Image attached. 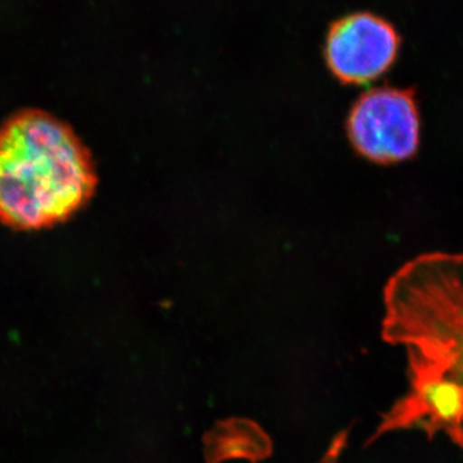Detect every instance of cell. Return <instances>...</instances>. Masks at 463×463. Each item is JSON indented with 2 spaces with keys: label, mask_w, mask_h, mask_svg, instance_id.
<instances>
[{
  "label": "cell",
  "mask_w": 463,
  "mask_h": 463,
  "mask_svg": "<svg viewBox=\"0 0 463 463\" xmlns=\"http://www.w3.org/2000/svg\"><path fill=\"white\" fill-rule=\"evenodd\" d=\"M224 434L214 438L215 450L218 455L258 456L267 452V439L255 428L245 425L237 432V425L227 428Z\"/></svg>",
  "instance_id": "8992f818"
},
{
  "label": "cell",
  "mask_w": 463,
  "mask_h": 463,
  "mask_svg": "<svg viewBox=\"0 0 463 463\" xmlns=\"http://www.w3.org/2000/svg\"><path fill=\"white\" fill-rule=\"evenodd\" d=\"M347 136L361 156L376 164H395L420 147V114L412 90L374 88L350 109Z\"/></svg>",
  "instance_id": "277c9868"
},
{
  "label": "cell",
  "mask_w": 463,
  "mask_h": 463,
  "mask_svg": "<svg viewBox=\"0 0 463 463\" xmlns=\"http://www.w3.org/2000/svg\"><path fill=\"white\" fill-rule=\"evenodd\" d=\"M383 341L444 365L463 383V254L428 252L383 288Z\"/></svg>",
  "instance_id": "7a4b0ae2"
},
{
  "label": "cell",
  "mask_w": 463,
  "mask_h": 463,
  "mask_svg": "<svg viewBox=\"0 0 463 463\" xmlns=\"http://www.w3.org/2000/svg\"><path fill=\"white\" fill-rule=\"evenodd\" d=\"M97 176L69 125L25 109L0 125V223L38 231L62 223L90 201Z\"/></svg>",
  "instance_id": "6da1fadb"
},
{
  "label": "cell",
  "mask_w": 463,
  "mask_h": 463,
  "mask_svg": "<svg viewBox=\"0 0 463 463\" xmlns=\"http://www.w3.org/2000/svg\"><path fill=\"white\" fill-rule=\"evenodd\" d=\"M399 47L401 36L392 24L359 12L332 24L326 39V62L341 83L367 84L394 65Z\"/></svg>",
  "instance_id": "5b68a950"
},
{
  "label": "cell",
  "mask_w": 463,
  "mask_h": 463,
  "mask_svg": "<svg viewBox=\"0 0 463 463\" xmlns=\"http://www.w3.org/2000/svg\"><path fill=\"white\" fill-rule=\"evenodd\" d=\"M407 350L411 388L381 414L368 446L389 432L420 430L429 439L444 432L463 449V383L444 365L417 350Z\"/></svg>",
  "instance_id": "3957f363"
}]
</instances>
